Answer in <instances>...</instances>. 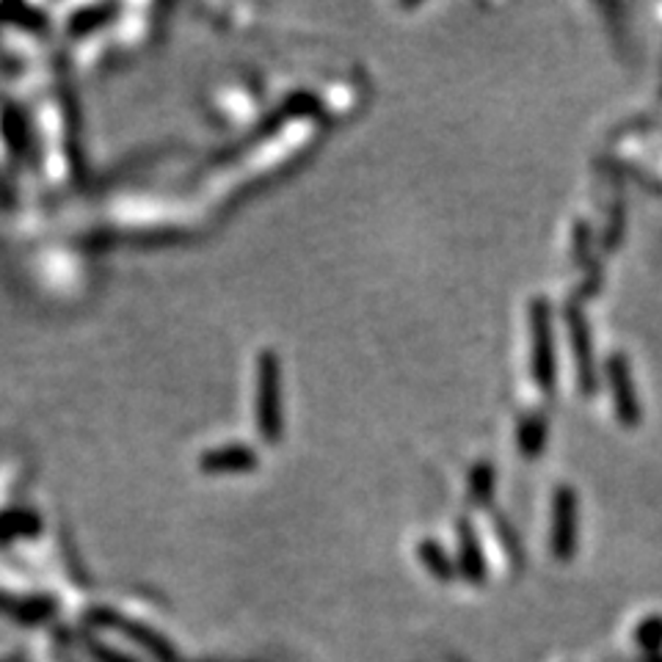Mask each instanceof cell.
Returning <instances> with one entry per match:
<instances>
[{
    "label": "cell",
    "mask_w": 662,
    "mask_h": 662,
    "mask_svg": "<svg viewBox=\"0 0 662 662\" xmlns=\"http://www.w3.org/2000/svg\"><path fill=\"white\" fill-rule=\"evenodd\" d=\"M273 392H276V370L268 362V370L262 367V428H273L276 423V403H273Z\"/></svg>",
    "instance_id": "1"
}]
</instances>
